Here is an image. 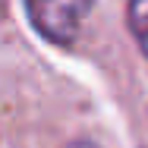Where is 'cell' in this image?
<instances>
[{
    "mask_svg": "<svg viewBox=\"0 0 148 148\" xmlns=\"http://www.w3.org/2000/svg\"><path fill=\"white\" fill-rule=\"evenodd\" d=\"M91 6L95 0H25V13L35 32L57 47L76 44Z\"/></svg>",
    "mask_w": 148,
    "mask_h": 148,
    "instance_id": "cell-1",
    "label": "cell"
},
{
    "mask_svg": "<svg viewBox=\"0 0 148 148\" xmlns=\"http://www.w3.org/2000/svg\"><path fill=\"white\" fill-rule=\"evenodd\" d=\"M126 22L132 38L139 41L142 54L148 57V0H129L126 3Z\"/></svg>",
    "mask_w": 148,
    "mask_h": 148,
    "instance_id": "cell-2",
    "label": "cell"
},
{
    "mask_svg": "<svg viewBox=\"0 0 148 148\" xmlns=\"http://www.w3.org/2000/svg\"><path fill=\"white\" fill-rule=\"evenodd\" d=\"M66 148H98V145H95V142H69Z\"/></svg>",
    "mask_w": 148,
    "mask_h": 148,
    "instance_id": "cell-3",
    "label": "cell"
}]
</instances>
